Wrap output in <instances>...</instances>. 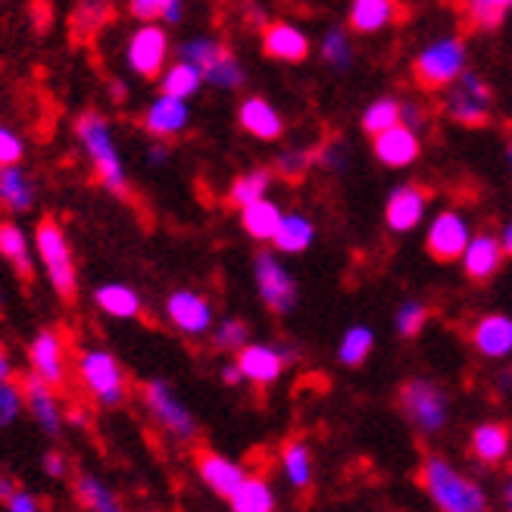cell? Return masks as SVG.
<instances>
[{
	"label": "cell",
	"mask_w": 512,
	"mask_h": 512,
	"mask_svg": "<svg viewBox=\"0 0 512 512\" xmlns=\"http://www.w3.org/2000/svg\"><path fill=\"white\" fill-rule=\"evenodd\" d=\"M419 484L438 512H488L491 506L488 488L444 453H428L422 459Z\"/></svg>",
	"instance_id": "cell-1"
},
{
	"label": "cell",
	"mask_w": 512,
	"mask_h": 512,
	"mask_svg": "<svg viewBox=\"0 0 512 512\" xmlns=\"http://www.w3.org/2000/svg\"><path fill=\"white\" fill-rule=\"evenodd\" d=\"M397 406L409 428L419 431L422 438H438L453 422V400L441 381L428 375H413L400 384Z\"/></svg>",
	"instance_id": "cell-2"
},
{
	"label": "cell",
	"mask_w": 512,
	"mask_h": 512,
	"mask_svg": "<svg viewBox=\"0 0 512 512\" xmlns=\"http://www.w3.org/2000/svg\"><path fill=\"white\" fill-rule=\"evenodd\" d=\"M75 138L82 141L88 160L94 166L97 182L104 185L113 197H128V178H125L119 147L113 141L110 119L97 110H85L79 119H75Z\"/></svg>",
	"instance_id": "cell-3"
},
{
	"label": "cell",
	"mask_w": 512,
	"mask_h": 512,
	"mask_svg": "<svg viewBox=\"0 0 512 512\" xmlns=\"http://www.w3.org/2000/svg\"><path fill=\"white\" fill-rule=\"evenodd\" d=\"M141 403H144V413L153 419V425L163 434H169L175 444H194L200 438V422L194 416V409L178 397V391L166 378L144 381Z\"/></svg>",
	"instance_id": "cell-4"
},
{
	"label": "cell",
	"mask_w": 512,
	"mask_h": 512,
	"mask_svg": "<svg viewBox=\"0 0 512 512\" xmlns=\"http://www.w3.org/2000/svg\"><path fill=\"white\" fill-rule=\"evenodd\" d=\"M85 394L104 409H119L128 397V375L107 347H85L75 356Z\"/></svg>",
	"instance_id": "cell-5"
},
{
	"label": "cell",
	"mask_w": 512,
	"mask_h": 512,
	"mask_svg": "<svg viewBox=\"0 0 512 512\" xmlns=\"http://www.w3.org/2000/svg\"><path fill=\"white\" fill-rule=\"evenodd\" d=\"M35 256L44 266V275L50 281V288L57 291V297L72 300L79 291V269H75V256L66 241V232L57 219H41L35 228Z\"/></svg>",
	"instance_id": "cell-6"
},
{
	"label": "cell",
	"mask_w": 512,
	"mask_h": 512,
	"mask_svg": "<svg viewBox=\"0 0 512 512\" xmlns=\"http://www.w3.org/2000/svg\"><path fill=\"white\" fill-rule=\"evenodd\" d=\"M178 60L194 63L203 72V82L219 91H238L247 79V72L241 60L232 54V47L210 35H197L178 44Z\"/></svg>",
	"instance_id": "cell-7"
},
{
	"label": "cell",
	"mask_w": 512,
	"mask_h": 512,
	"mask_svg": "<svg viewBox=\"0 0 512 512\" xmlns=\"http://www.w3.org/2000/svg\"><path fill=\"white\" fill-rule=\"evenodd\" d=\"M253 285L263 306L275 316H291L300 303V285L294 272L281 263L275 250H260L253 256Z\"/></svg>",
	"instance_id": "cell-8"
},
{
	"label": "cell",
	"mask_w": 512,
	"mask_h": 512,
	"mask_svg": "<svg viewBox=\"0 0 512 512\" xmlns=\"http://www.w3.org/2000/svg\"><path fill=\"white\" fill-rule=\"evenodd\" d=\"M466 41L456 35H444L434 38L431 44H425L416 57V79L422 88L428 91H447L459 75L466 72Z\"/></svg>",
	"instance_id": "cell-9"
},
{
	"label": "cell",
	"mask_w": 512,
	"mask_h": 512,
	"mask_svg": "<svg viewBox=\"0 0 512 512\" xmlns=\"http://www.w3.org/2000/svg\"><path fill=\"white\" fill-rule=\"evenodd\" d=\"M491 85L481 79L475 72H463L459 79L447 88L444 94V113L447 119L459 122V125H469V128H478L491 119Z\"/></svg>",
	"instance_id": "cell-10"
},
{
	"label": "cell",
	"mask_w": 512,
	"mask_h": 512,
	"mask_svg": "<svg viewBox=\"0 0 512 512\" xmlns=\"http://www.w3.org/2000/svg\"><path fill=\"white\" fill-rule=\"evenodd\" d=\"M297 360V347L291 344H269V341H250L235 353V363L241 366V375L253 388H269L281 381L285 369Z\"/></svg>",
	"instance_id": "cell-11"
},
{
	"label": "cell",
	"mask_w": 512,
	"mask_h": 512,
	"mask_svg": "<svg viewBox=\"0 0 512 512\" xmlns=\"http://www.w3.org/2000/svg\"><path fill=\"white\" fill-rule=\"evenodd\" d=\"M169 35L160 22H141L125 44V66L141 79H160L169 66Z\"/></svg>",
	"instance_id": "cell-12"
},
{
	"label": "cell",
	"mask_w": 512,
	"mask_h": 512,
	"mask_svg": "<svg viewBox=\"0 0 512 512\" xmlns=\"http://www.w3.org/2000/svg\"><path fill=\"white\" fill-rule=\"evenodd\" d=\"M163 313H166V322L185 338H207L216 325L213 303L200 291H191V288L172 291L163 303Z\"/></svg>",
	"instance_id": "cell-13"
},
{
	"label": "cell",
	"mask_w": 512,
	"mask_h": 512,
	"mask_svg": "<svg viewBox=\"0 0 512 512\" xmlns=\"http://www.w3.org/2000/svg\"><path fill=\"white\" fill-rule=\"evenodd\" d=\"M472 238V225L463 213L456 210H444L428 222L425 232V247L438 263H453L463 256L466 244Z\"/></svg>",
	"instance_id": "cell-14"
},
{
	"label": "cell",
	"mask_w": 512,
	"mask_h": 512,
	"mask_svg": "<svg viewBox=\"0 0 512 512\" xmlns=\"http://www.w3.org/2000/svg\"><path fill=\"white\" fill-rule=\"evenodd\" d=\"M29 366H32V375L47 381L50 388H63L69 375V356H66V344L60 331L54 328L38 331L29 344Z\"/></svg>",
	"instance_id": "cell-15"
},
{
	"label": "cell",
	"mask_w": 512,
	"mask_h": 512,
	"mask_svg": "<svg viewBox=\"0 0 512 512\" xmlns=\"http://www.w3.org/2000/svg\"><path fill=\"white\" fill-rule=\"evenodd\" d=\"M22 394H25V413L32 416V422L47 434V438H57L66 425V409L57 397V388H50L47 381L38 375H25L22 381Z\"/></svg>",
	"instance_id": "cell-16"
},
{
	"label": "cell",
	"mask_w": 512,
	"mask_h": 512,
	"mask_svg": "<svg viewBox=\"0 0 512 512\" xmlns=\"http://www.w3.org/2000/svg\"><path fill=\"white\" fill-rule=\"evenodd\" d=\"M472 350L488 363H503L512 356V316L509 313H484L469 331Z\"/></svg>",
	"instance_id": "cell-17"
},
{
	"label": "cell",
	"mask_w": 512,
	"mask_h": 512,
	"mask_svg": "<svg viewBox=\"0 0 512 512\" xmlns=\"http://www.w3.org/2000/svg\"><path fill=\"white\" fill-rule=\"evenodd\" d=\"M428 191L419 185H397L388 194V203H384V225L397 235H406L419 228L425 222L428 213Z\"/></svg>",
	"instance_id": "cell-18"
},
{
	"label": "cell",
	"mask_w": 512,
	"mask_h": 512,
	"mask_svg": "<svg viewBox=\"0 0 512 512\" xmlns=\"http://www.w3.org/2000/svg\"><path fill=\"white\" fill-rule=\"evenodd\" d=\"M194 466H197V478L203 481V488L222 500L232 497L241 488V481L247 478V469L238 463V459L216 453V450H203Z\"/></svg>",
	"instance_id": "cell-19"
},
{
	"label": "cell",
	"mask_w": 512,
	"mask_h": 512,
	"mask_svg": "<svg viewBox=\"0 0 512 512\" xmlns=\"http://www.w3.org/2000/svg\"><path fill=\"white\" fill-rule=\"evenodd\" d=\"M144 132L157 141H169V138H178L188 128L191 122V107L188 100H178V97H169V94H160L153 104L144 110Z\"/></svg>",
	"instance_id": "cell-20"
},
{
	"label": "cell",
	"mask_w": 512,
	"mask_h": 512,
	"mask_svg": "<svg viewBox=\"0 0 512 512\" xmlns=\"http://www.w3.org/2000/svg\"><path fill=\"white\" fill-rule=\"evenodd\" d=\"M372 153H375V160L381 166L406 169V166H413L419 160L422 141H419V135L413 132V128L394 125V128H388V132H381V135L372 138Z\"/></svg>",
	"instance_id": "cell-21"
},
{
	"label": "cell",
	"mask_w": 512,
	"mask_h": 512,
	"mask_svg": "<svg viewBox=\"0 0 512 512\" xmlns=\"http://www.w3.org/2000/svg\"><path fill=\"white\" fill-rule=\"evenodd\" d=\"M469 453L478 466H503L512 456V431L503 422H478L469 431Z\"/></svg>",
	"instance_id": "cell-22"
},
{
	"label": "cell",
	"mask_w": 512,
	"mask_h": 512,
	"mask_svg": "<svg viewBox=\"0 0 512 512\" xmlns=\"http://www.w3.org/2000/svg\"><path fill=\"white\" fill-rule=\"evenodd\" d=\"M263 54L278 63H303L310 57V38L294 22H269L263 29Z\"/></svg>",
	"instance_id": "cell-23"
},
{
	"label": "cell",
	"mask_w": 512,
	"mask_h": 512,
	"mask_svg": "<svg viewBox=\"0 0 512 512\" xmlns=\"http://www.w3.org/2000/svg\"><path fill=\"white\" fill-rule=\"evenodd\" d=\"M503 260H506V250L500 244V235H488V232L472 235L466 250H463V256H459L463 272L472 281H491L500 272Z\"/></svg>",
	"instance_id": "cell-24"
},
{
	"label": "cell",
	"mask_w": 512,
	"mask_h": 512,
	"mask_svg": "<svg viewBox=\"0 0 512 512\" xmlns=\"http://www.w3.org/2000/svg\"><path fill=\"white\" fill-rule=\"evenodd\" d=\"M278 469H281V478L285 484L294 491V494H306L313 488L316 481V456H313V447L306 444L303 438H294L281 447L278 453Z\"/></svg>",
	"instance_id": "cell-25"
},
{
	"label": "cell",
	"mask_w": 512,
	"mask_h": 512,
	"mask_svg": "<svg viewBox=\"0 0 512 512\" xmlns=\"http://www.w3.org/2000/svg\"><path fill=\"white\" fill-rule=\"evenodd\" d=\"M238 122H241L244 132L256 141H278L281 135H285V119H281L275 104H269V100L260 94L241 100Z\"/></svg>",
	"instance_id": "cell-26"
},
{
	"label": "cell",
	"mask_w": 512,
	"mask_h": 512,
	"mask_svg": "<svg viewBox=\"0 0 512 512\" xmlns=\"http://www.w3.org/2000/svg\"><path fill=\"white\" fill-rule=\"evenodd\" d=\"M94 303H97L100 313L110 316V319H119V322L138 319L144 310L141 294L132 285H125V281H107V285H100L94 291Z\"/></svg>",
	"instance_id": "cell-27"
},
{
	"label": "cell",
	"mask_w": 512,
	"mask_h": 512,
	"mask_svg": "<svg viewBox=\"0 0 512 512\" xmlns=\"http://www.w3.org/2000/svg\"><path fill=\"white\" fill-rule=\"evenodd\" d=\"M232 512H278V491L266 475H247L241 488L228 497Z\"/></svg>",
	"instance_id": "cell-28"
},
{
	"label": "cell",
	"mask_w": 512,
	"mask_h": 512,
	"mask_svg": "<svg viewBox=\"0 0 512 512\" xmlns=\"http://www.w3.org/2000/svg\"><path fill=\"white\" fill-rule=\"evenodd\" d=\"M347 19L356 35H378L397 19V0H353Z\"/></svg>",
	"instance_id": "cell-29"
},
{
	"label": "cell",
	"mask_w": 512,
	"mask_h": 512,
	"mask_svg": "<svg viewBox=\"0 0 512 512\" xmlns=\"http://www.w3.org/2000/svg\"><path fill=\"white\" fill-rule=\"evenodd\" d=\"M313 241H316V222L306 213H285V219H281L278 232L272 238V247H275V253L297 256V253L310 250Z\"/></svg>",
	"instance_id": "cell-30"
},
{
	"label": "cell",
	"mask_w": 512,
	"mask_h": 512,
	"mask_svg": "<svg viewBox=\"0 0 512 512\" xmlns=\"http://www.w3.org/2000/svg\"><path fill=\"white\" fill-rule=\"evenodd\" d=\"M281 219H285V213H281V207L269 197L256 200V203H250V207L241 210V228L247 232V238L260 241V244H272Z\"/></svg>",
	"instance_id": "cell-31"
},
{
	"label": "cell",
	"mask_w": 512,
	"mask_h": 512,
	"mask_svg": "<svg viewBox=\"0 0 512 512\" xmlns=\"http://www.w3.org/2000/svg\"><path fill=\"white\" fill-rule=\"evenodd\" d=\"M0 256L19 272V278L29 281L35 275V253L25 232L16 222H0Z\"/></svg>",
	"instance_id": "cell-32"
},
{
	"label": "cell",
	"mask_w": 512,
	"mask_h": 512,
	"mask_svg": "<svg viewBox=\"0 0 512 512\" xmlns=\"http://www.w3.org/2000/svg\"><path fill=\"white\" fill-rule=\"evenodd\" d=\"M35 182L22 166H4L0 169V203L13 213H29L35 207Z\"/></svg>",
	"instance_id": "cell-33"
},
{
	"label": "cell",
	"mask_w": 512,
	"mask_h": 512,
	"mask_svg": "<svg viewBox=\"0 0 512 512\" xmlns=\"http://www.w3.org/2000/svg\"><path fill=\"white\" fill-rule=\"evenodd\" d=\"M375 350V328L366 325V322H356V325H347L344 335L338 341V363L344 369H360Z\"/></svg>",
	"instance_id": "cell-34"
},
{
	"label": "cell",
	"mask_w": 512,
	"mask_h": 512,
	"mask_svg": "<svg viewBox=\"0 0 512 512\" xmlns=\"http://www.w3.org/2000/svg\"><path fill=\"white\" fill-rule=\"evenodd\" d=\"M75 497H79L85 512H125L116 491L104 478L91 475V472H82L79 478H75Z\"/></svg>",
	"instance_id": "cell-35"
},
{
	"label": "cell",
	"mask_w": 512,
	"mask_h": 512,
	"mask_svg": "<svg viewBox=\"0 0 512 512\" xmlns=\"http://www.w3.org/2000/svg\"><path fill=\"white\" fill-rule=\"evenodd\" d=\"M113 19V0H79L72 10L69 29L75 41H88Z\"/></svg>",
	"instance_id": "cell-36"
},
{
	"label": "cell",
	"mask_w": 512,
	"mask_h": 512,
	"mask_svg": "<svg viewBox=\"0 0 512 512\" xmlns=\"http://www.w3.org/2000/svg\"><path fill=\"white\" fill-rule=\"evenodd\" d=\"M272 182H275V169H266V166L247 169V172H241L235 178L232 188H228V203H232V207H238V210H244V207H250V203L269 197Z\"/></svg>",
	"instance_id": "cell-37"
},
{
	"label": "cell",
	"mask_w": 512,
	"mask_h": 512,
	"mask_svg": "<svg viewBox=\"0 0 512 512\" xmlns=\"http://www.w3.org/2000/svg\"><path fill=\"white\" fill-rule=\"evenodd\" d=\"M207 85L203 82V72L188 63V60H175L163 69L160 75V94L178 97V100H191L194 94H200V88Z\"/></svg>",
	"instance_id": "cell-38"
},
{
	"label": "cell",
	"mask_w": 512,
	"mask_h": 512,
	"mask_svg": "<svg viewBox=\"0 0 512 512\" xmlns=\"http://www.w3.org/2000/svg\"><path fill=\"white\" fill-rule=\"evenodd\" d=\"M400 107H403V100L394 97V94H381V97H375L372 104L363 110V119H360L363 132L375 138V135H381V132H388V128L400 125Z\"/></svg>",
	"instance_id": "cell-39"
},
{
	"label": "cell",
	"mask_w": 512,
	"mask_h": 512,
	"mask_svg": "<svg viewBox=\"0 0 512 512\" xmlns=\"http://www.w3.org/2000/svg\"><path fill=\"white\" fill-rule=\"evenodd\" d=\"M509 13L512 0H466V16L478 32H500Z\"/></svg>",
	"instance_id": "cell-40"
},
{
	"label": "cell",
	"mask_w": 512,
	"mask_h": 512,
	"mask_svg": "<svg viewBox=\"0 0 512 512\" xmlns=\"http://www.w3.org/2000/svg\"><path fill=\"white\" fill-rule=\"evenodd\" d=\"M128 13L138 22L178 25L185 19V0H128Z\"/></svg>",
	"instance_id": "cell-41"
},
{
	"label": "cell",
	"mask_w": 512,
	"mask_h": 512,
	"mask_svg": "<svg viewBox=\"0 0 512 512\" xmlns=\"http://www.w3.org/2000/svg\"><path fill=\"white\" fill-rule=\"evenodd\" d=\"M319 57L328 69L335 72H347L356 60L353 54V44H350V35L344 29H328L319 41Z\"/></svg>",
	"instance_id": "cell-42"
},
{
	"label": "cell",
	"mask_w": 512,
	"mask_h": 512,
	"mask_svg": "<svg viewBox=\"0 0 512 512\" xmlns=\"http://www.w3.org/2000/svg\"><path fill=\"white\" fill-rule=\"evenodd\" d=\"M428 306L419 300V297H409L397 306V313H394V331L403 338V341H413L422 335V328L428 325Z\"/></svg>",
	"instance_id": "cell-43"
},
{
	"label": "cell",
	"mask_w": 512,
	"mask_h": 512,
	"mask_svg": "<svg viewBox=\"0 0 512 512\" xmlns=\"http://www.w3.org/2000/svg\"><path fill=\"white\" fill-rule=\"evenodd\" d=\"M210 335H213V347L222 350V353H238L241 347L250 344V328H247V322L238 319V316H225V319H219V322L213 325Z\"/></svg>",
	"instance_id": "cell-44"
},
{
	"label": "cell",
	"mask_w": 512,
	"mask_h": 512,
	"mask_svg": "<svg viewBox=\"0 0 512 512\" xmlns=\"http://www.w3.org/2000/svg\"><path fill=\"white\" fill-rule=\"evenodd\" d=\"M313 166H316V150H310V147H294V150H285L275 160V175L297 182V178H303Z\"/></svg>",
	"instance_id": "cell-45"
},
{
	"label": "cell",
	"mask_w": 512,
	"mask_h": 512,
	"mask_svg": "<svg viewBox=\"0 0 512 512\" xmlns=\"http://www.w3.org/2000/svg\"><path fill=\"white\" fill-rule=\"evenodd\" d=\"M350 157H353V147L344 138H331L322 147H316V166H322L325 172H347L350 169Z\"/></svg>",
	"instance_id": "cell-46"
},
{
	"label": "cell",
	"mask_w": 512,
	"mask_h": 512,
	"mask_svg": "<svg viewBox=\"0 0 512 512\" xmlns=\"http://www.w3.org/2000/svg\"><path fill=\"white\" fill-rule=\"evenodd\" d=\"M25 413V394L22 384H16L13 378L0 381V428H10L22 419Z\"/></svg>",
	"instance_id": "cell-47"
},
{
	"label": "cell",
	"mask_w": 512,
	"mask_h": 512,
	"mask_svg": "<svg viewBox=\"0 0 512 512\" xmlns=\"http://www.w3.org/2000/svg\"><path fill=\"white\" fill-rule=\"evenodd\" d=\"M22 157H25L22 138L13 132L10 125H0V169H4V166H19Z\"/></svg>",
	"instance_id": "cell-48"
},
{
	"label": "cell",
	"mask_w": 512,
	"mask_h": 512,
	"mask_svg": "<svg viewBox=\"0 0 512 512\" xmlns=\"http://www.w3.org/2000/svg\"><path fill=\"white\" fill-rule=\"evenodd\" d=\"M7 512H41V500L38 494L25 491V488H16L7 500H4Z\"/></svg>",
	"instance_id": "cell-49"
},
{
	"label": "cell",
	"mask_w": 512,
	"mask_h": 512,
	"mask_svg": "<svg viewBox=\"0 0 512 512\" xmlns=\"http://www.w3.org/2000/svg\"><path fill=\"white\" fill-rule=\"evenodd\" d=\"M41 463H44V472L50 478H66L69 475V456L63 450H47Z\"/></svg>",
	"instance_id": "cell-50"
},
{
	"label": "cell",
	"mask_w": 512,
	"mask_h": 512,
	"mask_svg": "<svg viewBox=\"0 0 512 512\" xmlns=\"http://www.w3.org/2000/svg\"><path fill=\"white\" fill-rule=\"evenodd\" d=\"M425 110L419 107V104H403L400 107V125H406V128H413L416 135H422L425 132Z\"/></svg>",
	"instance_id": "cell-51"
},
{
	"label": "cell",
	"mask_w": 512,
	"mask_h": 512,
	"mask_svg": "<svg viewBox=\"0 0 512 512\" xmlns=\"http://www.w3.org/2000/svg\"><path fill=\"white\" fill-rule=\"evenodd\" d=\"M497 503H500V512H512V466H509V469L503 472V478H500Z\"/></svg>",
	"instance_id": "cell-52"
},
{
	"label": "cell",
	"mask_w": 512,
	"mask_h": 512,
	"mask_svg": "<svg viewBox=\"0 0 512 512\" xmlns=\"http://www.w3.org/2000/svg\"><path fill=\"white\" fill-rule=\"evenodd\" d=\"M219 378H222V384H228V388H238V384H244V375H241V366L232 360V363H222V369H219Z\"/></svg>",
	"instance_id": "cell-53"
},
{
	"label": "cell",
	"mask_w": 512,
	"mask_h": 512,
	"mask_svg": "<svg viewBox=\"0 0 512 512\" xmlns=\"http://www.w3.org/2000/svg\"><path fill=\"white\" fill-rule=\"evenodd\" d=\"M244 19L253 25V29H266V25H269L263 7H260V4H253V0H250V4H244Z\"/></svg>",
	"instance_id": "cell-54"
},
{
	"label": "cell",
	"mask_w": 512,
	"mask_h": 512,
	"mask_svg": "<svg viewBox=\"0 0 512 512\" xmlns=\"http://www.w3.org/2000/svg\"><path fill=\"white\" fill-rule=\"evenodd\" d=\"M166 160H169V144H166V141L150 144V150H147V163H150V166H163Z\"/></svg>",
	"instance_id": "cell-55"
},
{
	"label": "cell",
	"mask_w": 512,
	"mask_h": 512,
	"mask_svg": "<svg viewBox=\"0 0 512 512\" xmlns=\"http://www.w3.org/2000/svg\"><path fill=\"white\" fill-rule=\"evenodd\" d=\"M7 378H13V360H10L7 347L0 344V381H7Z\"/></svg>",
	"instance_id": "cell-56"
},
{
	"label": "cell",
	"mask_w": 512,
	"mask_h": 512,
	"mask_svg": "<svg viewBox=\"0 0 512 512\" xmlns=\"http://www.w3.org/2000/svg\"><path fill=\"white\" fill-rule=\"evenodd\" d=\"M110 94H113L116 104H122V100L128 97V85H125V82H119V79H113V82H110Z\"/></svg>",
	"instance_id": "cell-57"
},
{
	"label": "cell",
	"mask_w": 512,
	"mask_h": 512,
	"mask_svg": "<svg viewBox=\"0 0 512 512\" xmlns=\"http://www.w3.org/2000/svg\"><path fill=\"white\" fill-rule=\"evenodd\" d=\"M500 244H503L506 256H512V219L503 225V232H500Z\"/></svg>",
	"instance_id": "cell-58"
},
{
	"label": "cell",
	"mask_w": 512,
	"mask_h": 512,
	"mask_svg": "<svg viewBox=\"0 0 512 512\" xmlns=\"http://www.w3.org/2000/svg\"><path fill=\"white\" fill-rule=\"evenodd\" d=\"M506 169H509V175H512V138L506 141Z\"/></svg>",
	"instance_id": "cell-59"
},
{
	"label": "cell",
	"mask_w": 512,
	"mask_h": 512,
	"mask_svg": "<svg viewBox=\"0 0 512 512\" xmlns=\"http://www.w3.org/2000/svg\"><path fill=\"white\" fill-rule=\"evenodd\" d=\"M0 306H4V294H0Z\"/></svg>",
	"instance_id": "cell-60"
},
{
	"label": "cell",
	"mask_w": 512,
	"mask_h": 512,
	"mask_svg": "<svg viewBox=\"0 0 512 512\" xmlns=\"http://www.w3.org/2000/svg\"><path fill=\"white\" fill-rule=\"evenodd\" d=\"M41 512H44V509H41Z\"/></svg>",
	"instance_id": "cell-61"
}]
</instances>
